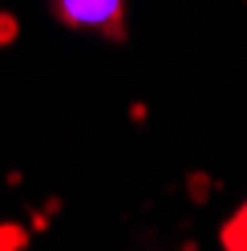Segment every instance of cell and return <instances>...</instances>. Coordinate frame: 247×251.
I'll return each instance as SVG.
<instances>
[{
	"label": "cell",
	"instance_id": "6da1fadb",
	"mask_svg": "<svg viewBox=\"0 0 247 251\" xmlns=\"http://www.w3.org/2000/svg\"><path fill=\"white\" fill-rule=\"evenodd\" d=\"M65 28H89L110 41H126V0H49Z\"/></svg>",
	"mask_w": 247,
	"mask_h": 251
},
{
	"label": "cell",
	"instance_id": "7a4b0ae2",
	"mask_svg": "<svg viewBox=\"0 0 247 251\" xmlns=\"http://www.w3.org/2000/svg\"><path fill=\"white\" fill-rule=\"evenodd\" d=\"M223 251H247V202L223 223Z\"/></svg>",
	"mask_w": 247,
	"mask_h": 251
},
{
	"label": "cell",
	"instance_id": "3957f363",
	"mask_svg": "<svg viewBox=\"0 0 247 251\" xmlns=\"http://www.w3.org/2000/svg\"><path fill=\"white\" fill-rule=\"evenodd\" d=\"M191 195H198V199H207V195H211L207 175H191Z\"/></svg>",
	"mask_w": 247,
	"mask_h": 251
},
{
	"label": "cell",
	"instance_id": "277c9868",
	"mask_svg": "<svg viewBox=\"0 0 247 251\" xmlns=\"http://www.w3.org/2000/svg\"><path fill=\"white\" fill-rule=\"evenodd\" d=\"M12 33H17V25H12L8 17H0V41H8Z\"/></svg>",
	"mask_w": 247,
	"mask_h": 251
}]
</instances>
